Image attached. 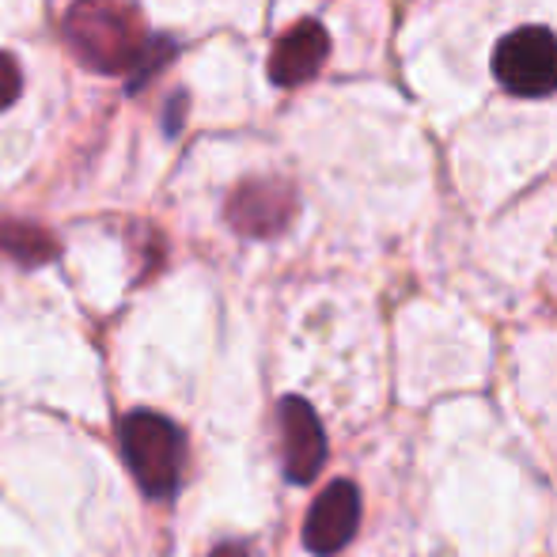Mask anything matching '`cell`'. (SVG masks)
I'll list each match as a JSON object with an SVG mask.
<instances>
[{
  "instance_id": "obj_1",
  "label": "cell",
  "mask_w": 557,
  "mask_h": 557,
  "mask_svg": "<svg viewBox=\"0 0 557 557\" xmlns=\"http://www.w3.org/2000/svg\"><path fill=\"white\" fill-rule=\"evenodd\" d=\"M65 42L91 73H129L145 61L148 27L129 0H73L65 12Z\"/></svg>"
},
{
  "instance_id": "obj_2",
  "label": "cell",
  "mask_w": 557,
  "mask_h": 557,
  "mask_svg": "<svg viewBox=\"0 0 557 557\" xmlns=\"http://www.w3.org/2000/svg\"><path fill=\"white\" fill-rule=\"evenodd\" d=\"M122 455L148 497H171L183 478V433L160 413L137 410L122 421Z\"/></svg>"
},
{
  "instance_id": "obj_3",
  "label": "cell",
  "mask_w": 557,
  "mask_h": 557,
  "mask_svg": "<svg viewBox=\"0 0 557 557\" xmlns=\"http://www.w3.org/2000/svg\"><path fill=\"white\" fill-rule=\"evenodd\" d=\"M493 73L512 96H554L557 91V35L546 27L512 30L493 53Z\"/></svg>"
},
{
  "instance_id": "obj_4",
  "label": "cell",
  "mask_w": 557,
  "mask_h": 557,
  "mask_svg": "<svg viewBox=\"0 0 557 557\" xmlns=\"http://www.w3.org/2000/svg\"><path fill=\"white\" fill-rule=\"evenodd\" d=\"M360 523V493L352 482H334L319 493V500L311 505L308 520H304V543L311 554L331 557L357 535Z\"/></svg>"
},
{
  "instance_id": "obj_5",
  "label": "cell",
  "mask_w": 557,
  "mask_h": 557,
  "mask_svg": "<svg viewBox=\"0 0 557 557\" xmlns=\"http://www.w3.org/2000/svg\"><path fill=\"white\" fill-rule=\"evenodd\" d=\"M281 441H285V474L288 482L304 485L323 470L326 462V433L315 410L304 398L281 403Z\"/></svg>"
},
{
  "instance_id": "obj_6",
  "label": "cell",
  "mask_w": 557,
  "mask_h": 557,
  "mask_svg": "<svg viewBox=\"0 0 557 557\" xmlns=\"http://www.w3.org/2000/svg\"><path fill=\"white\" fill-rule=\"evenodd\" d=\"M293 216V190L281 183H247L227 201V221L243 235H277Z\"/></svg>"
},
{
  "instance_id": "obj_7",
  "label": "cell",
  "mask_w": 557,
  "mask_h": 557,
  "mask_svg": "<svg viewBox=\"0 0 557 557\" xmlns=\"http://www.w3.org/2000/svg\"><path fill=\"white\" fill-rule=\"evenodd\" d=\"M331 53V38L319 23H296L277 46H273V58H270V76L285 88L293 84H304L319 73V65L326 61Z\"/></svg>"
},
{
  "instance_id": "obj_8",
  "label": "cell",
  "mask_w": 557,
  "mask_h": 557,
  "mask_svg": "<svg viewBox=\"0 0 557 557\" xmlns=\"http://www.w3.org/2000/svg\"><path fill=\"white\" fill-rule=\"evenodd\" d=\"M0 250L23 265H38V262H46V258L58 255V243L35 224L0 221Z\"/></svg>"
},
{
  "instance_id": "obj_9",
  "label": "cell",
  "mask_w": 557,
  "mask_h": 557,
  "mask_svg": "<svg viewBox=\"0 0 557 557\" xmlns=\"http://www.w3.org/2000/svg\"><path fill=\"white\" fill-rule=\"evenodd\" d=\"M20 91H23L20 65H15L12 53L0 50V111H8V107H12L15 99H20Z\"/></svg>"
},
{
  "instance_id": "obj_10",
  "label": "cell",
  "mask_w": 557,
  "mask_h": 557,
  "mask_svg": "<svg viewBox=\"0 0 557 557\" xmlns=\"http://www.w3.org/2000/svg\"><path fill=\"white\" fill-rule=\"evenodd\" d=\"M213 557H247V550H243V546H221Z\"/></svg>"
}]
</instances>
